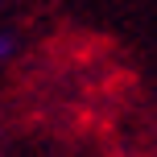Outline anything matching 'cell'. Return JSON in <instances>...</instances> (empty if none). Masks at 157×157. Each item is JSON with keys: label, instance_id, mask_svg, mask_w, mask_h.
Listing matches in <instances>:
<instances>
[{"label": "cell", "instance_id": "cell-1", "mask_svg": "<svg viewBox=\"0 0 157 157\" xmlns=\"http://www.w3.org/2000/svg\"><path fill=\"white\" fill-rule=\"evenodd\" d=\"M8 50H13V37H4V33H0V58H4Z\"/></svg>", "mask_w": 157, "mask_h": 157}]
</instances>
